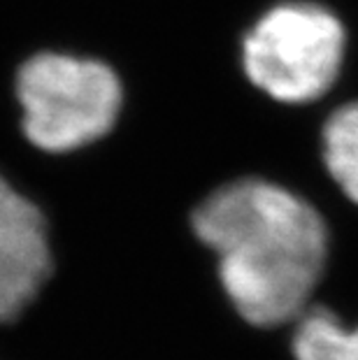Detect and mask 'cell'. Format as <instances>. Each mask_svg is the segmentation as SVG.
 <instances>
[{
	"mask_svg": "<svg viewBox=\"0 0 358 360\" xmlns=\"http://www.w3.org/2000/svg\"><path fill=\"white\" fill-rule=\"evenodd\" d=\"M49 274L51 249L42 212L0 177V323L19 319Z\"/></svg>",
	"mask_w": 358,
	"mask_h": 360,
	"instance_id": "277c9868",
	"label": "cell"
},
{
	"mask_svg": "<svg viewBox=\"0 0 358 360\" xmlns=\"http://www.w3.org/2000/svg\"><path fill=\"white\" fill-rule=\"evenodd\" d=\"M345 26L314 3H281L256 21L242 42L254 86L279 103H312L328 91L345 58Z\"/></svg>",
	"mask_w": 358,
	"mask_h": 360,
	"instance_id": "3957f363",
	"label": "cell"
},
{
	"mask_svg": "<svg viewBox=\"0 0 358 360\" xmlns=\"http://www.w3.org/2000/svg\"><path fill=\"white\" fill-rule=\"evenodd\" d=\"M17 98L28 140L65 154L110 133L121 110V84L101 60L47 51L21 65Z\"/></svg>",
	"mask_w": 358,
	"mask_h": 360,
	"instance_id": "7a4b0ae2",
	"label": "cell"
},
{
	"mask_svg": "<svg viewBox=\"0 0 358 360\" xmlns=\"http://www.w3.org/2000/svg\"><path fill=\"white\" fill-rule=\"evenodd\" d=\"M324 160L335 184L358 205V103L340 107L326 121Z\"/></svg>",
	"mask_w": 358,
	"mask_h": 360,
	"instance_id": "8992f818",
	"label": "cell"
},
{
	"mask_svg": "<svg viewBox=\"0 0 358 360\" xmlns=\"http://www.w3.org/2000/svg\"><path fill=\"white\" fill-rule=\"evenodd\" d=\"M193 231L219 258V279L251 326L298 321L324 274L328 233L314 207L279 184L238 179L193 212Z\"/></svg>",
	"mask_w": 358,
	"mask_h": 360,
	"instance_id": "6da1fadb",
	"label": "cell"
},
{
	"mask_svg": "<svg viewBox=\"0 0 358 360\" xmlns=\"http://www.w3.org/2000/svg\"><path fill=\"white\" fill-rule=\"evenodd\" d=\"M295 360H358V326L349 328L331 309H307L295 323Z\"/></svg>",
	"mask_w": 358,
	"mask_h": 360,
	"instance_id": "5b68a950",
	"label": "cell"
}]
</instances>
